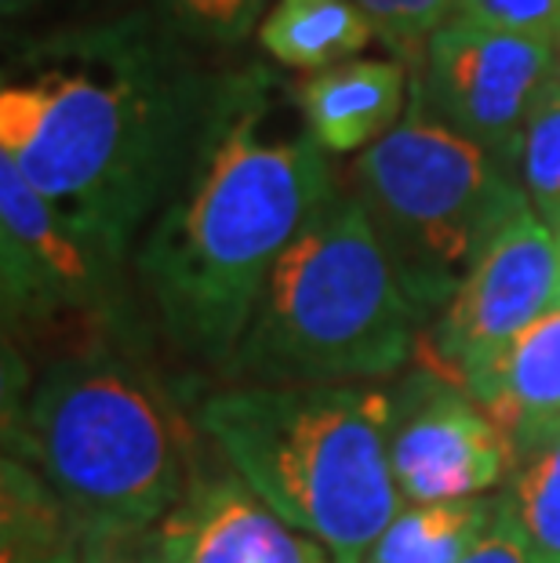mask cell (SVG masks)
I'll return each mask as SVG.
<instances>
[{"label": "cell", "mask_w": 560, "mask_h": 563, "mask_svg": "<svg viewBox=\"0 0 560 563\" xmlns=\"http://www.w3.org/2000/svg\"><path fill=\"white\" fill-rule=\"evenodd\" d=\"M459 563H542V560L535 556L531 542L524 538L506 495H498V512L492 527H487V534Z\"/></svg>", "instance_id": "cell-23"}, {"label": "cell", "mask_w": 560, "mask_h": 563, "mask_svg": "<svg viewBox=\"0 0 560 563\" xmlns=\"http://www.w3.org/2000/svg\"><path fill=\"white\" fill-rule=\"evenodd\" d=\"M514 462L503 429L437 367L415 371L389 393V465L404 506L484 498Z\"/></svg>", "instance_id": "cell-8"}, {"label": "cell", "mask_w": 560, "mask_h": 563, "mask_svg": "<svg viewBox=\"0 0 560 563\" xmlns=\"http://www.w3.org/2000/svg\"><path fill=\"white\" fill-rule=\"evenodd\" d=\"M503 495L535 556L560 563V437L517 465L514 484Z\"/></svg>", "instance_id": "cell-18"}, {"label": "cell", "mask_w": 560, "mask_h": 563, "mask_svg": "<svg viewBox=\"0 0 560 563\" xmlns=\"http://www.w3.org/2000/svg\"><path fill=\"white\" fill-rule=\"evenodd\" d=\"M303 128L328 157L367 153L404 121L411 106V69L397 58H350L295 88Z\"/></svg>", "instance_id": "cell-13"}, {"label": "cell", "mask_w": 560, "mask_h": 563, "mask_svg": "<svg viewBox=\"0 0 560 563\" xmlns=\"http://www.w3.org/2000/svg\"><path fill=\"white\" fill-rule=\"evenodd\" d=\"M375 41L353 0H273L259 26V44L273 63L320 74L350 63Z\"/></svg>", "instance_id": "cell-14"}, {"label": "cell", "mask_w": 560, "mask_h": 563, "mask_svg": "<svg viewBox=\"0 0 560 563\" xmlns=\"http://www.w3.org/2000/svg\"><path fill=\"white\" fill-rule=\"evenodd\" d=\"M270 0H157V15L186 44L237 47L259 33Z\"/></svg>", "instance_id": "cell-19"}, {"label": "cell", "mask_w": 560, "mask_h": 563, "mask_svg": "<svg viewBox=\"0 0 560 563\" xmlns=\"http://www.w3.org/2000/svg\"><path fill=\"white\" fill-rule=\"evenodd\" d=\"M47 0H0V11H4V19H22L30 15V11L44 8Z\"/></svg>", "instance_id": "cell-24"}, {"label": "cell", "mask_w": 560, "mask_h": 563, "mask_svg": "<svg viewBox=\"0 0 560 563\" xmlns=\"http://www.w3.org/2000/svg\"><path fill=\"white\" fill-rule=\"evenodd\" d=\"M560 306L557 236L531 208H524L495 236L455 298L433 323L437 371L462 382L506 350L520 331Z\"/></svg>", "instance_id": "cell-9"}, {"label": "cell", "mask_w": 560, "mask_h": 563, "mask_svg": "<svg viewBox=\"0 0 560 563\" xmlns=\"http://www.w3.org/2000/svg\"><path fill=\"white\" fill-rule=\"evenodd\" d=\"M164 563H336L309 534L284 523L241 476H205L161 523Z\"/></svg>", "instance_id": "cell-11"}, {"label": "cell", "mask_w": 560, "mask_h": 563, "mask_svg": "<svg viewBox=\"0 0 560 563\" xmlns=\"http://www.w3.org/2000/svg\"><path fill=\"white\" fill-rule=\"evenodd\" d=\"M345 189L364 203L422 317L444 313L495 236L531 208L514 167L437 124L415 99L353 161Z\"/></svg>", "instance_id": "cell-6"}, {"label": "cell", "mask_w": 560, "mask_h": 563, "mask_svg": "<svg viewBox=\"0 0 560 563\" xmlns=\"http://www.w3.org/2000/svg\"><path fill=\"white\" fill-rule=\"evenodd\" d=\"M233 476L336 563H364L404 509L389 465V393L237 386L197 407Z\"/></svg>", "instance_id": "cell-3"}, {"label": "cell", "mask_w": 560, "mask_h": 563, "mask_svg": "<svg viewBox=\"0 0 560 563\" xmlns=\"http://www.w3.org/2000/svg\"><path fill=\"white\" fill-rule=\"evenodd\" d=\"M553 236H557V251H560V233H553Z\"/></svg>", "instance_id": "cell-26"}, {"label": "cell", "mask_w": 560, "mask_h": 563, "mask_svg": "<svg viewBox=\"0 0 560 563\" xmlns=\"http://www.w3.org/2000/svg\"><path fill=\"white\" fill-rule=\"evenodd\" d=\"M503 429L517 465L560 437V306L459 382Z\"/></svg>", "instance_id": "cell-12"}, {"label": "cell", "mask_w": 560, "mask_h": 563, "mask_svg": "<svg viewBox=\"0 0 560 563\" xmlns=\"http://www.w3.org/2000/svg\"><path fill=\"white\" fill-rule=\"evenodd\" d=\"M0 88V157L113 262L194 164L222 77L157 11L66 30Z\"/></svg>", "instance_id": "cell-1"}, {"label": "cell", "mask_w": 560, "mask_h": 563, "mask_svg": "<svg viewBox=\"0 0 560 563\" xmlns=\"http://www.w3.org/2000/svg\"><path fill=\"white\" fill-rule=\"evenodd\" d=\"M517 178L531 211L560 233V77L553 74L535 99L524 124Z\"/></svg>", "instance_id": "cell-17"}, {"label": "cell", "mask_w": 560, "mask_h": 563, "mask_svg": "<svg viewBox=\"0 0 560 563\" xmlns=\"http://www.w3.org/2000/svg\"><path fill=\"white\" fill-rule=\"evenodd\" d=\"M353 4L372 22L375 41H383L411 74L422 66L433 33L455 19V0H353Z\"/></svg>", "instance_id": "cell-20"}, {"label": "cell", "mask_w": 560, "mask_h": 563, "mask_svg": "<svg viewBox=\"0 0 560 563\" xmlns=\"http://www.w3.org/2000/svg\"><path fill=\"white\" fill-rule=\"evenodd\" d=\"M419 323L364 203L339 186L284 251L230 367L248 386H356L400 371Z\"/></svg>", "instance_id": "cell-4"}, {"label": "cell", "mask_w": 560, "mask_h": 563, "mask_svg": "<svg viewBox=\"0 0 560 563\" xmlns=\"http://www.w3.org/2000/svg\"><path fill=\"white\" fill-rule=\"evenodd\" d=\"M80 563H164L161 527H80Z\"/></svg>", "instance_id": "cell-22"}, {"label": "cell", "mask_w": 560, "mask_h": 563, "mask_svg": "<svg viewBox=\"0 0 560 563\" xmlns=\"http://www.w3.org/2000/svg\"><path fill=\"white\" fill-rule=\"evenodd\" d=\"M117 266L0 157V302L8 331L102 313Z\"/></svg>", "instance_id": "cell-10"}, {"label": "cell", "mask_w": 560, "mask_h": 563, "mask_svg": "<svg viewBox=\"0 0 560 563\" xmlns=\"http://www.w3.org/2000/svg\"><path fill=\"white\" fill-rule=\"evenodd\" d=\"M0 563H80V527L22 459L0 462Z\"/></svg>", "instance_id": "cell-15"}, {"label": "cell", "mask_w": 560, "mask_h": 563, "mask_svg": "<svg viewBox=\"0 0 560 563\" xmlns=\"http://www.w3.org/2000/svg\"><path fill=\"white\" fill-rule=\"evenodd\" d=\"M498 495L404 506L364 563H459L487 534Z\"/></svg>", "instance_id": "cell-16"}, {"label": "cell", "mask_w": 560, "mask_h": 563, "mask_svg": "<svg viewBox=\"0 0 560 563\" xmlns=\"http://www.w3.org/2000/svg\"><path fill=\"white\" fill-rule=\"evenodd\" d=\"M4 454L22 459L77 527H161L186 495L172 415L124 361L63 356L4 411Z\"/></svg>", "instance_id": "cell-5"}, {"label": "cell", "mask_w": 560, "mask_h": 563, "mask_svg": "<svg viewBox=\"0 0 560 563\" xmlns=\"http://www.w3.org/2000/svg\"><path fill=\"white\" fill-rule=\"evenodd\" d=\"M553 74V44L455 15L433 33L411 74V99L437 124L517 172L524 124Z\"/></svg>", "instance_id": "cell-7"}, {"label": "cell", "mask_w": 560, "mask_h": 563, "mask_svg": "<svg viewBox=\"0 0 560 563\" xmlns=\"http://www.w3.org/2000/svg\"><path fill=\"white\" fill-rule=\"evenodd\" d=\"M557 77H560V52H557Z\"/></svg>", "instance_id": "cell-25"}, {"label": "cell", "mask_w": 560, "mask_h": 563, "mask_svg": "<svg viewBox=\"0 0 560 563\" xmlns=\"http://www.w3.org/2000/svg\"><path fill=\"white\" fill-rule=\"evenodd\" d=\"M455 15L553 44L560 52V0H455Z\"/></svg>", "instance_id": "cell-21"}, {"label": "cell", "mask_w": 560, "mask_h": 563, "mask_svg": "<svg viewBox=\"0 0 560 563\" xmlns=\"http://www.w3.org/2000/svg\"><path fill=\"white\" fill-rule=\"evenodd\" d=\"M339 189L309 131H270V80L222 77L194 164L135 251L139 280L178 350L233 364L259 298Z\"/></svg>", "instance_id": "cell-2"}]
</instances>
